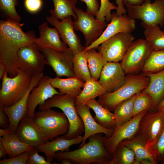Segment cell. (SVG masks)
<instances>
[{"mask_svg":"<svg viewBox=\"0 0 164 164\" xmlns=\"http://www.w3.org/2000/svg\"><path fill=\"white\" fill-rule=\"evenodd\" d=\"M19 0H0V9L5 19L20 22L21 18L17 12L15 7Z\"/></svg>","mask_w":164,"mask_h":164,"instance_id":"37","label":"cell"},{"mask_svg":"<svg viewBox=\"0 0 164 164\" xmlns=\"http://www.w3.org/2000/svg\"><path fill=\"white\" fill-rule=\"evenodd\" d=\"M83 140V136H78L72 139H67L63 136H58L55 139L48 141L46 143L35 147L38 152L43 153L46 159L48 162L53 163L54 155L58 151H69L72 145L81 144ZM54 164V163H53Z\"/></svg>","mask_w":164,"mask_h":164,"instance_id":"23","label":"cell"},{"mask_svg":"<svg viewBox=\"0 0 164 164\" xmlns=\"http://www.w3.org/2000/svg\"><path fill=\"white\" fill-rule=\"evenodd\" d=\"M37 149L34 148L30 151L26 164H53L47 161L43 156L38 154Z\"/></svg>","mask_w":164,"mask_h":164,"instance_id":"42","label":"cell"},{"mask_svg":"<svg viewBox=\"0 0 164 164\" xmlns=\"http://www.w3.org/2000/svg\"><path fill=\"white\" fill-rule=\"evenodd\" d=\"M149 78L147 87L142 91L149 94L152 100V108L156 109L164 99V70L159 72L144 74Z\"/></svg>","mask_w":164,"mask_h":164,"instance_id":"25","label":"cell"},{"mask_svg":"<svg viewBox=\"0 0 164 164\" xmlns=\"http://www.w3.org/2000/svg\"><path fill=\"white\" fill-rule=\"evenodd\" d=\"M61 162L63 164H72L70 161L67 159H62L58 160Z\"/></svg>","mask_w":164,"mask_h":164,"instance_id":"51","label":"cell"},{"mask_svg":"<svg viewBox=\"0 0 164 164\" xmlns=\"http://www.w3.org/2000/svg\"><path fill=\"white\" fill-rule=\"evenodd\" d=\"M52 0L54 8L49 11L51 15L61 20L70 16L73 18L74 21L77 19V16L74 12L76 6L67 0Z\"/></svg>","mask_w":164,"mask_h":164,"instance_id":"35","label":"cell"},{"mask_svg":"<svg viewBox=\"0 0 164 164\" xmlns=\"http://www.w3.org/2000/svg\"><path fill=\"white\" fill-rule=\"evenodd\" d=\"M131 33H118L102 43L96 49L107 62H119L134 41L135 37Z\"/></svg>","mask_w":164,"mask_h":164,"instance_id":"9","label":"cell"},{"mask_svg":"<svg viewBox=\"0 0 164 164\" xmlns=\"http://www.w3.org/2000/svg\"><path fill=\"white\" fill-rule=\"evenodd\" d=\"M136 94L121 102L115 108L114 114L116 126L121 125L133 117L134 104Z\"/></svg>","mask_w":164,"mask_h":164,"instance_id":"30","label":"cell"},{"mask_svg":"<svg viewBox=\"0 0 164 164\" xmlns=\"http://www.w3.org/2000/svg\"><path fill=\"white\" fill-rule=\"evenodd\" d=\"M135 160L133 152L121 142L112 155L110 164H135Z\"/></svg>","mask_w":164,"mask_h":164,"instance_id":"36","label":"cell"},{"mask_svg":"<svg viewBox=\"0 0 164 164\" xmlns=\"http://www.w3.org/2000/svg\"><path fill=\"white\" fill-rule=\"evenodd\" d=\"M50 77L48 76L44 75L37 85L32 88L28 97L27 115L32 118L38 105L43 104L55 95H63L52 85L50 82Z\"/></svg>","mask_w":164,"mask_h":164,"instance_id":"17","label":"cell"},{"mask_svg":"<svg viewBox=\"0 0 164 164\" xmlns=\"http://www.w3.org/2000/svg\"><path fill=\"white\" fill-rule=\"evenodd\" d=\"M84 2L87 6L86 12L96 16L100 6L98 0H80Z\"/></svg>","mask_w":164,"mask_h":164,"instance_id":"44","label":"cell"},{"mask_svg":"<svg viewBox=\"0 0 164 164\" xmlns=\"http://www.w3.org/2000/svg\"><path fill=\"white\" fill-rule=\"evenodd\" d=\"M149 111L142 118L136 135L146 142L147 149L152 146L164 129V110Z\"/></svg>","mask_w":164,"mask_h":164,"instance_id":"11","label":"cell"},{"mask_svg":"<svg viewBox=\"0 0 164 164\" xmlns=\"http://www.w3.org/2000/svg\"><path fill=\"white\" fill-rule=\"evenodd\" d=\"M24 23L5 19L0 21V63L10 77L18 73V53L22 46L34 43L37 38L34 32H24Z\"/></svg>","mask_w":164,"mask_h":164,"instance_id":"1","label":"cell"},{"mask_svg":"<svg viewBox=\"0 0 164 164\" xmlns=\"http://www.w3.org/2000/svg\"><path fill=\"white\" fill-rule=\"evenodd\" d=\"M32 75L19 68L18 74L14 77L8 76L5 72L2 78L0 90V105H12L24 96L30 87Z\"/></svg>","mask_w":164,"mask_h":164,"instance_id":"5","label":"cell"},{"mask_svg":"<svg viewBox=\"0 0 164 164\" xmlns=\"http://www.w3.org/2000/svg\"><path fill=\"white\" fill-rule=\"evenodd\" d=\"M96 50L93 48L86 51L87 59L91 77L98 80L104 66L108 62Z\"/></svg>","mask_w":164,"mask_h":164,"instance_id":"31","label":"cell"},{"mask_svg":"<svg viewBox=\"0 0 164 164\" xmlns=\"http://www.w3.org/2000/svg\"><path fill=\"white\" fill-rule=\"evenodd\" d=\"M15 133L21 141L34 147L48 141L42 129L27 115L21 119Z\"/></svg>","mask_w":164,"mask_h":164,"instance_id":"18","label":"cell"},{"mask_svg":"<svg viewBox=\"0 0 164 164\" xmlns=\"http://www.w3.org/2000/svg\"><path fill=\"white\" fill-rule=\"evenodd\" d=\"M2 144L9 158H12L34 148L21 141L15 133L11 132L2 137Z\"/></svg>","mask_w":164,"mask_h":164,"instance_id":"29","label":"cell"},{"mask_svg":"<svg viewBox=\"0 0 164 164\" xmlns=\"http://www.w3.org/2000/svg\"><path fill=\"white\" fill-rule=\"evenodd\" d=\"M101 5L96 15V18L102 22H106L109 23L111 18V11L117 10V7L110 2L109 0H100Z\"/></svg>","mask_w":164,"mask_h":164,"instance_id":"39","label":"cell"},{"mask_svg":"<svg viewBox=\"0 0 164 164\" xmlns=\"http://www.w3.org/2000/svg\"><path fill=\"white\" fill-rule=\"evenodd\" d=\"M12 132L9 128H1L0 129V137H3Z\"/></svg>","mask_w":164,"mask_h":164,"instance_id":"49","label":"cell"},{"mask_svg":"<svg viewBox=\"0 0 164 164\" xmlns=\"http://www.w3.org/2000/svg\"><path fill=\"white\" fill-rule=\"evenodd\" d=\"M74 97L67 94H56L39 105V110H46L53 108L61 110L67 118L70 124L67 132L63 135L67 139H72L81 135L84 132L83 121L77 113Z\"/></svg>","mask_w":164,"mask_h":164,"instance_id":"3","label":"cell"},{"mask_svg":"<svg viewBox=\"0 0 164 164\" xmlns=\"http://www.w3.org/2000/svg\"><path fill=\"white\" fill-rule=\"evenodd\" d=\"M116 3L117 5L116 12V15L120 16L126 14L127 10L124 7L123 0H116Z\"/></svg>","mask_w":164,"mask_h":164,"instance_id":"46","label":"cell"},{"mask_svg":"<svg viewBox=\"0 0 164 164\" xmlns=\"http://www.w3.org/2000/svg\"><path fill=\"white\" fill-rule=\"evenodd\" d=\"M145 0H123L124 5L127 3L133 5H139L142 4Z\"/></svg>","mask_w":164,"mask_h":164,"instance_id":"47","label":"cell"},{"mask_svg":"<svg viewBox=\"0 0 164 164\" xmlns=\"http://www.w3.org/2000/svg\"><path fill=\"white\" fill-rule=\"evenodd\" d=\"M126 74L120 63L108 62L102 69L98 81L107 92L111 93L125 84Z\"/></svg>","mask_w":164,"mask_h":164,"instance_id":"19","label":"cell"},{"mask_svg":"<svg viewBox=\"0 0 164 164\" xmlns=\"http://www.w3.org/2000/svg\"><path fill=\"white\" fill-rule=\"evenodd\" d=\"M43 4L42 0H25L24 6L29 12L35 13L41 9Z\"/></svg>","mask_w":164,"mask_h":164,"instance_id":"43","label":"cell"},{"mask_svg":"<svg viewBox=\"0 0 164 164\" xmlns=\"http://www.w3.org/2000/svg\"><path fill=\"white\" fill-rule=\"evenodd\" d=\"M9 119L4 112L3 106L0 105V127L1 128H9Z\"/></svg>","mask_w":164,"mask_h":164,"instance_id":"45","label":"cell"},{"mask_svg":"<svg viewBox=\"0 0 164 164\" xmlns=\"http://www.w3.org/2000/svg\"><path fill=\"white\" fill-rule=\"evenodd\" d=\"M107 92L98 80L91 77L85 83L81 93L76 97L75 104H86L88 101L95 99Z\"/></svg>","mask_w":164,"mask_h":164,"instance_id":"28","label":"cell"},{"mask_svg":"<svg viewBox=\"0 0 164 164\" xmlns=\"http://www.w3.org/2000/svg\"><path fill=\"white\" fill-rule=\"evenodd\" d=\"M86 104L95 112V115L93 118L99 125L106 128L114 129L116 125L114 113L103 107L95 99L88 101Z\"/></svg>","mask_w":164,"mask_h":164,"instance_id":"27","label":"cell"},{"mask_svg":"<svg viewBox=\"0 0 164 164\" xmlns=\"http://www.w3.org/2000/svg\"><path fill=\"white\" fill-rule=\"evenodd\" d=\"M156 109L164 110V99L158 105L156 108Z\"/></svg>","mask_w":164,"mask_h":164,"instance_id":"52","label":"cell"},{"mask_svg":"<svg viewBox=\"0 0 164 164\" xmlns=\"http://www.w3.org/2000/svg\"><path fill=\"white\" fill-rule=\"evenodd\" d=\"M152 99L149 94L142 91L137 93L134 104L133 117L149 111L152 108Z\"/></svg>","mask_w":164,"mask_h":164,"instance_id":"38","label":"cell"},{"mask_svg":"<svg viewBox=\"0 0 164 164\" xmlns=\"http://www.w3.org/2000/svg\"><path fill=\"white\" fill-rule=\"evenodd\" d=\"M7 152L6 150L4 147L2 142V137H0V159L2 157L5 156Z\"/></svg>","mask_w":164,"mask_h":164,"instance_id":"48","label":"cell"},{"mask_svg":"<svg viewBox=\"0 0 164 164\" xmlns=\"http://www.w3.org/2000/svg\"><path fill=\"white\" fill-rule=\"evenodd\" d=\"M44 56L46 65L50 66L56 77H75L73 59V54L69 47L59 51L50 49H39Z\"/></svg>","mask_w":164,"mask_h":164,"instance_id":"12","label":"cell"},{"mask_svg":"<svg viewBox=\"0 0 164 164\" xmlns=\"http://www.w3.org/2000/svg\"><path fill=\"white\" fill-rule=\"evenodd\" d=\"M145 39L150 44L153 50H164V32L158 24L144 28Z\"/></svg>","mask_w":164,"mask_h":164,"instance_id":"33","label":"cell"},{"mask_svg":"<svg viewBox=\"0 0 164 164\" xmlns=\"http://www.w3.org/2000/svg\"><path fill=\"white\" fill-rule=\"evenodd\" d=\"M50 82L55 88L58 89L62 94H67L76 97L81 93L85 83L75 77L63 79L56 77H50Z\"/></svg>","mask_w":164,"mask_h":164,"instance_id":"26","label":"cell"},{"mask_svg":"<svg viewBox=\"0 0 164 164\" xmlns=\"http://www.w3.org/2000/svg\"><path fill=\"white\" fill-rule=\"evenodd\" d=\"M163 31L164 32V30Z\"/></svg>","mask_w":164,"mask_h":164,"instance_id":"54","label":"cell"},{"mask_svg":"<svg viewBox=\"0 0 164 164\" xmlns=\"http://www.w3.org/2000/svg\"><path fill=\"white\" fill-rule=\"evenodd\" d=\"M71 17L67 16L60 21L51 15L47 17L46 19L57 29L62 41L69 46L74 55L83 50L85 47L81 45L80 39L75 32Z\"/></svg>","mask_w":164,"mask_h":164,"instance_id":"16","label":"cell"},{"mask_svg":"<svg viewBox=\"0 0 164 164\" xmlns=\"http://www.w3.org/2000/svg\"><path fill=\"white\" fill-rule=\"evenodd\" d=\"M149 81L148 77L143 73L126 75L125 84L116 91L108 93L98 97L97 101L110 111L121 102L142 91L147 87Z\"/></svg>","mask_w":164,"mask_h":164,"instance_id":"4","label":"cell"},{"mask_svg":"<svg viewBox=\"0 0 164 164\" xmlns=\"http://www.w3.org/2000/svg\"><path fill=\"white\" fill-rule=\"evenodd\" d=\"M74 12L77 17L73 21L74 29L83 33L85 39V48L99 37L108 24L106 22L99 21L94 15L81 9L76 7Z\"/></svg>","mask_w":164,"mask_h":164,"instance_id":"10","label":"cell"},{"mask_svg":"<svg viewBox=\"0 0 164 164\" xmlns=\"http://www.w3.org/2000/svg\"><path fill=\"white\" fill-rule=\"evenodd\" d=\"M38 29L39 37L35 40L34 43L39 49H50L62 51L67 47V45L61 40L57 29L49 27L47 22L39 25Z\"/></svg>","mask_w":164,"mask_h":164,"instance_id":"21","label":"cell"},{"mask_svg":"<svg viewBox=\"0 0 164 164\" xmlns=\"http://www.w3.org/2000/svg\"><path fill=\"white\" fill-rule=\"evenodd\" d=\"M101 134L91 136L88 138V142L78 149L71 151L57 152L54 158L58 161L67 159L72 164H110L112 155L106 149L104 142L106 137Z\"/></svg>","mask_w":164,"mask_h":164,"instance_id":"2","label":"cell"},{"mask_svg":"<svg viewBox=\"0 0 164 164\" xmlns=\"http://www.w3.org/2000/svg\"><path fill=\"white\" fill-rule=\"evenodd\" d=\"M135 21L126 14L119 16L116 13H112L110 22L99 37L83 50L96 48L102 43L116 34L122 32H132L136 28Z\"/></svg>","mask_w":164,"mask_h":164,"instance_id":"15","label":"cell"},{"mask_svg":"<svg viewBox=\"0 0 164 164\" xmlns=\"http://www.w3.org/2000/svg\"><path fill=\"white\" fill-rule=\"evenodd\" d=\"M148 149L158 163L164 164V129L155 143Z\"/></svg>","mask_w":164,"mask_h":164,"instance_id":"40","label":"cell"},{"mask_svg":"<svg viewBox=\"0 0 164 164\" xmlns=\"http://www.w3.org/2000/svg\"><path fill=\"white\" fill-rule=\"evenodd\" d=\"M68 2H70L71 4L74 6H76V5L77 4V0H67Z\"/></svg>","mask_w":164,"mask_h":164,"instance_id":"53","label":"cell"},{"mask_svg":"<svg viewBox=\"0 0 164 164\" xmlns=\"http://www.w3.org/2000/svg\"><path fill=\"white\" fill-rule=\"evenodd\" d=\"M32 119L43 131L48 141L65 135L70 128L69 121L64 113L51 108L35 112Z\"/></svg>","mask_w":164,"mask_h":164,"instance_id":"6","label":"cell"},{"mask_svg":"<svg viewBox=\"0 0 164 164\" xmlns=\"http://www.w3.org/2000/svg\"><path fill=\"white\" fill-rule=\"evenodd\" d=\"M164 70V50H153L146 60L141 71L144 74L155 73Z\"/></svg>","mask_w":164,"mask_h":164,"instance_id":"34","label":"cell"},{"mask_svg":"<svg viewBox=\"0 0 164 164\" xmlns=\"http://www.w3.org/2000/svg\"><path fill=\"white\" fill-rule=\"evenodd\" d=\"M43 73L33 75L29 88L24 96L18 102L10 106L3 107L4 112L9 121V128L15 133L20 122L23 118L27 115V101L28 97L32 88L38 84Z\"/></svg>","mask_w":164,"mask_h":164,"instance_id":"20","label":"cell"},{"mask_svg":"<svg viewBox=\"0 0 164 164\" xmlns=\"http://www.w3.org/2000/svg\"><path fill=\"white\" fill-rule=\"evenodd\" d=\"M77 113L81 118L84 128L83 140L79 147L85 143L86 140L91 136L97 133H104L105 137H111L113 133V129H108L99 125L94 120L90 113L89 107L86 104L75 105Z\"/></svg>","mask_w":164,"mask_h":164,"instance_id":"22","label":"cell"},{"mask_svg":"<svg viewBox=\"0 0 164 164\" xmlns=\"http://www.w3.org/2000/svg\"><path fill=\"white\" fill-rule=\"evenodd\" d=\"M126 7L128 15L133 19L141 21V25L144 28L158 24L161 28L164 25V0H145L142 5H133L127 3Z\"/></svg>","mask_w":164,"mask_h":164,"instance_id":"7","label":"cell"},{"mask_svg":"<svg viewBox=\"0 0 164 164\" xmlns=\"http://www.w3.org/2000/svg\"><path fill=\"white\" fill-rule=\"evenodd\" d=\"M153 50L145 39H140L134 41L120 63L126 75L138 74Z\"/></svg>","mask_w":164,"mask_h":164,"instance_id":"8","label":"cell"},{"mask_svg":"<svg viewBox=\"0 0 164 164\" xmlns=\"http://www.w3.org/2000/svg\"><path fill=\"white\" fill-rule=\"evenodd\" d=\"M39 51L34 43L21 47L18 53L19 68L32 75L43 72L46 61Z\"/></svg>","mask_w":164,"mask_h":164,"instance_id":"13","label":"cell"},{"mask_svg":"<svg viewBox=\"0 0 164 164\" xmlns=\"http://www.w3.org/2000/svg\"><path fill=\"white\" fill-rule=\"evenodd\" d=\"M5 69L4 65L0 63V79H2L5 72Z\"/></svg>","mask_w":164,"mask_h":164,"instance_id":"50","label":"cell"},{"mask_svg":"<svg viewBox=\"0 0 164 164\" xmlns=\"http://www.w3.org/2000/svg\"><path fill=\"white\" fill-rule=\"evenodd\" d=\"M30 151L24 152L12 158L0 160V164H26Z\"/></svg>","mask_w":164,"mask_h":164,"instance_id":"41","label":"cell"},{"mask_svg":"<svg viewBox=\"0 0 164 164\" xmlns=\"http://www.w3.org/2000/svg\"><path fill=\"white\" fill-rule=\"evenodd\" d=\"M148 111H143L123 125L115 127L111 136L106 137L104 142V146L110 153L113 155L120 142L125 140L130 139L136 135L140 121Z\"/></svg>","mask_w":164,"mask_h":164,"instance_id":"14","label":"cell"},{"mask_svg":"<svg viewBox=\"0 0 164 164\" xmlns=\"http://www.w3.org/2000/svg\"><path fill=\"white\" fill-rule=\"evenodd\" d=\"M73 62L76 77L84 83L91 78L88 65L86 51L83 50L74 54Z\"/></svg>","mask_w":164,"mask_h":164,"instance_id":"32","label":"cell"},{"mask_svg":"<svg viewBox=\"0 0 164 164\" xmlns=\"http://www.w3.org/2000/svg\"><path fill=\"white\" fill-rule=\"evenodd\" d=\"M134 152L135 155V164H158L146 146L145 141L136 135L134 138L121 142Z\"/></svg>","mask_w":164,"mask_h":164,"instance_id":"24","label":"cell"}]
</instances>
